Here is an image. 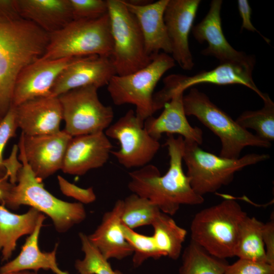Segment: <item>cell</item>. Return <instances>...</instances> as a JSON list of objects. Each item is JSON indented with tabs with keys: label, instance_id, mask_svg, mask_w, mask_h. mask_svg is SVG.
<instances>
[{
	"label": "cell",
	"instance_id": "8",
	"mask_svg": "<svg viewBox=\"0 0 274 274\" xmlns=\"http://www.w3.org/2000/svg\"><path fill=\"white\" fill-rule=\"evenodd\" d=\"M175 65L172 56L161 52L138 71L124 76H113L107 85L113 102L117 106L134 105L136 116L144 122L155 113L153 99L157 83L165 72Z\"/></svg>",
	"mask_w": 274,
	"mask_h": 274
},
{
	"label": "cell",
	"instance_id": "41",
	"mask_svg": "<svg viewBox=\"0 0 274 274\" xmlns=\"http://www.w3.org/2000/svg\"><path fill=\"white\" fill-rule=\"evenodd\" d=\"M13 184L9 181V175L0 179V203L3 204Z\"/></svg>",
	"mask_w": 274,
	"mask_h": 274
},
{
	"label": "cell",
	"instance_id": "40",
	"mask_svg": "<svg viewBox=\"0 0 274 274\" xmlns=\"http://www.w3.org/2000/svg\"><path fill=\"white\" fill-rule=\"evenodd\" d=\"M18 150V146L14 145L10 157L4 160L3 162V165L9 175V181L13 185L17 182L18 173L22 166V163H20L17 160V154Z\"/></svg>",
	"mask_w": 274,
	"mask_h": 274
},
{
	"label": "cell",
	"instance_id": "11",
	"mask_svg": "<svg viewBox=\"0 0 274 274\" xmlns=\"http://www.w3.org/2000/svg\"><path fill=\"white\" fill-rule=\"evenodd\" d=\"M255 59L245 62H227L220 63L215 68L202 71L196 75L188 76L181 74L170 75L163 79L164 86L153 95L154 111L164 107L176 93L183 92L187 88L201 83L217 85L241 84L256 92L262 99V93L255 85L252 72Z\"/></svg>",
	"mask_w": 274,
	"mask_h": 274
},
{
	"label": "cell",
	"instance_id": "39",
	"mask_svg": "<svg viewBox=\"0 0 274 274\" xmlns=\"http://www.w3.org/2000/svg\"><path fill=\"white\" fill-rule=\"evenodd\" d=\"M17 0H0V22H9L21 19Z\"/></svg>",
	"mask_w": 274,
	"mask_h": 274
},
{
	"label": "cell",
	"instance_id": "10",
	"mask_svg": "<svg viewBox=\"0 0 274 274\" xmlns=\"http://www.w3.org/2000/svg\"><path fill=\"white\" fill-rule=\"evenodd\" d=\"M94 86L74 89L58 96L65 122L64 130L72 136L105 131L112 124V107L99 100Z\"/></svg>",
	"mask_w": 274,
	"mask_h": 274
},
{
	"label": "cell",
	"instance_id": "26",
	"mask_svg": "<svg viewBox=\"0 0 274 274\" xmlns=\"http://www.w3.org/2000/svg\"><path fill=\"white\" fill-rule=\"evenodd\" d=\"M151 225L154 229L152 236L157 248L165 256L177 260L181 254L187 230L179 226L170 216L161 212Z\"/></svg>",
	"mask_w": 274,
	"mask_h": 274
},
{
	"label": "cell",
	"instance_id": "35",
	"mask_svg": "<svg viewBox=\"0 0 274 274\" xmlns=\"http://www.w3.org/2000/svg\"><path fill=\"white\" fill-rule=\"evenodd\" d=\"M57 178L60 190L64 195L72 197L82 204L91 203L96 200L93 187L81 188L60 175H58Z\"/></svg>",
	"mask_w": 274,
	"mask_h": 274
},
{
	"label": "cell",
	"instance_id": "7",
	"mask_svg": "<svg viewBox=\"0 0 274 274\" xmlns=\"http://www.w3.org/2000/svg\"><path fill=\"white\" fill-rule=\"evenodd\" d=\"M199 145L184 141L183 160L192 188L202 196L229 184L236 172L269 158L266 154L251 153L237 159L227 158L206 152Z\"/></svg>",
	"mask_w": 274,
	"mask_h": 274
},
{
	"label": "cell",
	"instance_id": "12",
	"mask_svg": "<svg viewBox=\"0 0 274 274\" xmlns=\"http://www.w3.org/2000/svg\"><path fill=\"white\" fill-rule=\"evenodd\" d=\"M144 123L134 111L129 110L105 131L108 138L119 142L120 148L111 154L126 168H140L149 164L159 149L158 140L149 134Z\"/></svg>",
	"mask_w": 274,
	"mask_h": 274
},
{
	"label": "cell",
	"instance_id": "20",
	"mask_svg": "<svg viewBox=\"0 0 274 274\" xmlns=\"http://www.w3.org/2000/svg\"><path fill=\"white\" fill-rule=\"evenodd\" d=\"M169 0H159L147 4L138 5L123 1L128 10L135 16L144 39L147 54L150 57L162 50L172 54L163 16Z\"/></svg>",
	"mask_w": 274,
	"mask_h": 274
},
{
	"label": "cell",
	"instance_id": "31",
	"mask_svg": "<svg viewBox=\"0 0 274 274\" xmlns=\"http://www.w3.org/2000/svg\"><path fill=\"white\" fill-rule=\"evenodd\" d=\"M79 236L84 254L83 259H77L75 262V268L79 274H123L113 269L109 260L90 242L87 234L80 232Z\"/></svg>",
	"mask_w": 274,
	"mask_h": 274
},
{
	"label": "cell",
	"instance_id": "13",
	"mask_svg": "<svg viewBox=\"0 0 274 274\" xmlns=\"http://www.w3.org/2000/svg\"><path fill=\"white\" fill-rule=\"evenodd\" d=\"M72 136L64 129L49 134L27 135L21 132L18 146L23 151L35 176L43 181L62 168Z\"/></svg>",
	"mask_w": 274,
	"mask_h": 274
},
{
	"label": "cell",
	"instance_id": "27",
	"mask_svg": "<svg viewBox=\"0 0 274 274\" xmlns=\"http://www.w3.org/2000/svg\"><path fill=\"white\" fill-rule=\"evenodd\" d=\"M263 225L254 217L247 216L244 219L239 227L234 256L266 262L262 238Z\"/></svg>",
	"mask_w": 274,
	"mask_h": 274
},
{
	"label": "cell",
	"instance_id": "16",
	"mask_svg": "<svg viewBox=\"0 0 274 274\" xmlns=\"http://www.w3.org/2000/svg\"><path fill=\"white\" fill-rule=\"evenodd\" d=\"M116 75L110 57L92 55L81 57L68 65L56 79L51 96L60 95L78 88L107 85Z\"/></svg>",
	"mask_w": 274,
	"mask_h": 274
},
{
	"label": "cell",
	"instance_id": "3",
	"mask_svg": "<svg viewBox=\"0 0 274 274\" xmlns=\"http://www.w3.org/2000/svg\"><path fill=\"white\" fill-rule=\"evenodd\" d=\"M18 147L22 166L18 173L16 183L12 185L3 204L12 210L22 205L36 209L50 217L59 233H65L82 222L86 218L83 204L62 200L48 191L42 181L32 172L22 148Z\"/></svg>",
	"mask_w": 274,
	"mask_h": 274
},
{
	"label": "cell",
	"instance_id": "15",
	"mask_svg": "<svg viewBox=\"0 0 274 274\" xmlns=\"http://www.w3.org/2000/svg\"><path fill=\"white\" fill-rule=\"evenodd\" d=\"M79 57L40 58L27 65L16 78L11 106L16 107L30 99L51 96L52 88L59 75Z\"/></svg>",
	"mask_w": 274,
	"mask_h": 274
},
{
	"label": "cell",
	"instance_id": "42",
	"mask_svg": "<svg viewBox=\"0 0 274 274\" xmlns=\"http://www.w3.org/2000/svg\"><path fill=\"white\" fill-rule=\"evenodd\" d=\"M51 270L54 274H70L68 271L62 270L60 269L58 267V265L54 266L51 269Z\"/></svg>",
	"mask_w": 274,
	"mask_h": 274
},
{
	"label": "cell",
	"instance_id": "2",
	"mask_svg": "<svg viewBox=\"0 0 274 274\" xmlns=\"http://www.w3.org/2000/svg\"><path fill=\"white\" fill-rule=\"evenodd\" d=\"M49 40V34L30 21L0 22V119L11 106L18 75L43 56Z\"/></svg>",
	"mask_w": 274,
	"mask_h": 274
},
{
	"label": "cell",
	"instance_id": "17",
	"mask_svg": "<svg viewBox=\"0 0 274 274\" xmlns=\"http://www.w3.org/2000/svg\"><path fill=\"white\" fill-rule=\"evenodd\" d=\"M113 147L105 132L72 136L61 170L65 174L82 176L101 167L108 161Z\"/></svg>",
	"mask_w": 274,
	"mask_h": 274
},
{
	"label": "cell",
	"instance_id": "30",
	"mask_svg": "<svg viewBox=\"0 0 274 274\" xmlns=\"http://www.w3.org/2000/svg\"><path fill=\"white\" fill-rule=\"evenodd\" d=\"M122 223L130 229L151 225L161 212L147 198L132 193L122 199Z\"/></svg>",
	"mask_w": 274,
	"mask_h": 274
},
{
	"label": "cell",
	"instance_id": "25",
	"mask_svg": "<svg viewBox=\"0 0 274 274\" xmlns=\"http://www.w3.org/2000/svg\"><path fill=\"white\" fill-rule=\"evenodd\" d=\"M46 216L42 214L33 232L26 238L19 254L0 267V272L25 270L38 272L40 269L51 270L58 265L56 252L58 244L51 252H42L39 246V236Z\"/></svg>",
	"mask_w": 274,
	"mask_h": 274
},
{
	"label": "cell",
	"instance_id": "5",
	"mask_svg": "<svg viewBox=\"0 0 274 274\" xmlns=\"http://www.w3.org/2000/svg\"><path fill=\"white\" fill-rule=\"evenodd\" d=\"M113 49L108 13L95 19L73 20L49 34L43 59L92 55L111 57Z\"/></svg>",
	"mask_w": 274,
	"mask_h": 274
},
{
	"label": "cell",
	"instance_id": "18",
	"mask_svg": "<svg viewBox=\"0 0 274 274\" xmlns=\"http://www.w3.org/2000/svg\"><path fill=\"white\" fill-rule=\"evenodd\" d=\"M222 3L221 0L212 1L205 17L192 28V35L199 43L207 42L208 44V47L201 51L202 54L215 57L220 63L245 62L255 59L254 56L234 49L225 38L220 16Z\"/></svg>",
	"mask_w": 274,
	"mask_h": 274
},
{
	"label": "cell",
	"instance_id": "33",
	"mask_svg": "<svg viewBox=\"0 0 274 274\" xmlns=\"http://www.w3.org/2000/svg\"><path fill=\"white\" fill-rule=\"evenodd\" d=\"M73 20H91L108 13L107 0H70Z\"/></svg>",
	"mask_w": 274,
	"mask_h": 274
},
{
	"label": "cell",
	"instance_id": "1",
	"mask_svg": "<svg viewBox=\"0 0 274 274\" xmlns=\"http://www.w3.org/2000/svg\"><path fill=\"white\" fill-rule=\"evenodd\" d=\"M167 135L165 144L169 157L167 172L161 176L156 166L148 164L129 173L127 186L132 193L147 198L161 212L173 216L181 205L200 204L204 199L193 189L183 169V138Z\"/></svg>",
	"mask_w": 274,
	"mask_h": 274
},
{
	"label": "cell",
	"instance_id": "29",
	"mask_svg": "<svg viewBox=\"0 0 274 274\" xmlns=\"http://www.w3.org/2000/svg\"><path fill=\"white\" fill-rule=\"evenodd\" d=\"M264 106L257 111L243 112L235 120L243 128H251L263 140L271 143L274 140V103L267 93L262 99Z\"/></svg>",
	"mask_w": 274,
	"mask_h": 274
},
{
	"label": "cell",
	"instance_id": "22",
	"mask_svg": "<svg viewBox=\"0 0 274 274\" xmlns=\"http://www.w3.org/2000/svg\"><path fill=\"white\" fill-rule=\"evenodd\" d=\"M122 199H118L113 208L106 212L100 224L90 234V242L107 260H122L132 255L133 251L123 232L121 222Z\"/></svg>",
	"mask_w": 274,
	"mask_h": 274
},
{
	"label": "cell",
	"instance_id": "37",
	"mask_svg": "<svg viewBox=\"0 0 274 274\" xmlns=\"http://www.w3.org/2000/svg\"><path fill=\"white\" fill-rule=\"evenodd\" d=\"M262 238L264 245L266 262L274 266V221L273 219L264 223Z\"/></svg>",
	"mask_w": 274,
	"mask_h": 274
},
{
	"label": "cell",
	"instance_id": "44",
	"mask_svg": "<svg viewBox=\"0 0 274 274\" xmlns=\"http://www.w3.org/2000/svg\"><path fill=\"white\" fill-rule=\"evenodd\" d=\"M8 174L7 170L3 166L0 165V179L3 178Z\"/></svg>",
	"mask_w": 274,
	"mask_h": 274
},
{
	"label": "cell",
	"instance_id": "4",
	"mask_svg": "<svg viewBox=\"0 0 274 274\" xmlns=\"http://www.w3.org/2000/svg\"><path fill=\"white\" fill-rule=\"evenodd\" d=\"M247 216L239 204L231 199L205 208L192 220L191 240L217 258L232 257L241 224Z\"/></svg>",
	"mask_w": 274,
	"mask_h": 274
},
{
	"label": "cell",
	"instance_id": "43",
	"mask_svg": "<svg viewBox=\"0 0 274 274\" xmlns=\"http://www.w3.org/2000/svg\"><path fill=\"white\" fill-rule=\"evenodd\" d=\"M0 274H39V273L35 271H29V270H25V271H17V272H6V273L0 272Z\"/></svg>",
	"mask_w": 274,
	"mask_h": 274
},
{
	"label": "cell",
	"instance_id": "36",
	"mask_svg": "<svg viewBox=\"0 0 274 274\" xmlns=\"http://www.w3.org/2000/svg\"><path fill=\"white\" fill-rule=\"evenodd\" d=\"M18 128L15 108L11 106L6 114L0 119V165H3L4 161V148L9 140L15 136Z\"/></svg>",
	"mask_w": 274,
	"mask_h": 274
},
{
	"label": "cell",
	"instance_id": "38",
	"mask_svg": "<svg viewBox=\"0 0 274 274\" xmlns=\"http://www.w3.org/2000/svg\"><path fill=\"white\" fill-rule=\"evenodd\" d=\"M237 4L239 13L242 19L241 30L246 29L252 32H257L267 43H269V40L261 35L252 23V9L248 1L247 0H238Z\"/></svg>",
	"mask_w": 274,
	"mask_h": 274
},
{
	"label": "cell",
	"instance_id": "19",
	"mask_svg": "<svg viewBox=\"0 0 274 274\" xmlns=\"http://www.w3.org/2000/svg\"><path fill=\"white\" fill-rule=\"evenodd\" d=\"M14 107L18 128L24 134H49L60 130L62 112L58 97L36 98Z\"/></svg>",
	"mask_w": 274,
	"mask_h": 274
},
{
	"label": "cell",
	"instance_id": "28",
	"mask_svg": "<svg viewBox=\"0 0 274 274\" xmlns=\"http://www.w3.org/2000/svg\"><path fill=\"white\" fill-rule=\"evenodd\" d=\"M228 264L190 240L182 254L179 274H224Z\"/></svg>",
	"mask_w": 274,
	"mask_h": 274
},
{
	"label": "cell",
	"instance_id": "34",
	"mask_svg": "<svg viewBox=\"0 0 274 274\" xmlns=\"http://www.w3.org/2000/svg\"><path fill=\"white\" fill-rule=\"evenodd\" d=\"M224 274H274V266L265 262L238 258L227 265Z\"/></svg>",
	"mask_w": 274,
	"mask_h": 274
},
{
	"label": "cell",
	"instance_id": "21",
	"mask_svg": "<svg viewBox=\"0 0 274 274\" xmlns=\"http://www.w3.org/2000/svg\"><path fill=\"white\" fill-rule=\"evenodd\" d=\"M183 92L175 93L164 106V110L157 118L153 116L144 121V127L154 139L158 140L164 133L178 134L186 142L200 145L203 132L198 127H192L188 122L185 113Z\"/></svg>",
	"mask_w": 274,
	"mask_h": 274
},
{
	"label": "cell",
	"instance_id": "23",
	"mask_svg": "<svg viewBox=\"0 0 274 274\" xmlns=\"http://www.w3.org/2000/svg\"><path fill=\"white\" fill-rule=\"evenodd\" d=\"M21 18L30 21L49 34L73 20L70 0H17Z\"/></svg>",
	"mask_w": 274,
	"mask_h": 274
},
{
	"label": "cell",
	"instance_id": "9",
	"mask_svg": "<svg viewBox=\"0 0 274 274\" xmlns=\"http://www.w3.org/2000/svg\"><path fill=\"white\" fill-rule=\"evenodd\" d=\"M113 49L110 57L117 75L124 76L149 64L139 24L123 0H107Z\"/></svg>",
	"mask_w": 274,
	"mask_h": 274
},
{
	"label": "cell",
	"instance_id": "32",
	"mask_svg": "<svg viewBox=\"0 0 274 274\" xmlns=\"http://www.w3.org/2000/svg\"><path fill=\"white\" fill-rule=\"evenodd\" d=\"M122 228L126 241L133 251L132 264L134 268L140 267L149 258L156 260L165 256L157 248L152 236L136 232L122 223Z\"/></svg>",
	"mask_w": 274,
	"mask_h": 274
},
{
	"label": "cell",
	"instance_id": "24",
	"mask_svg": "<svg viewBox=\"0 0 274 274\" xmlns=\"http://www.w3.org/2000/svg\"><path fill=\"white\" fill-rule=\"evenodd\" d=\"M43 214L30 208L24 214L10 212L0 203V251L2 261H8L15 251L17 241L22 236L31 234Z\"/></svg>",
	"mask_w": 274,
	"mask_h": 274
},
{
	"label": "cell",
	"instance_id": "6",
	"mask_svg": "<svg viewBox=\"0 0 274 274\" xmlns=\"http://www.w3.org/2000/svg\"><path fill=\"white\" fill-rule=\"evenodd\" d=\"M183 102L186 116L196 117L220 139L222 147L219 156L237 159L246 147L268 148L271 146V143L241 127L197 89L192 88L184 95Z\"/></svg>",
	"mask_w": 274,
	"mask_h": 274
},
{
	"label": "cell",
	"instance_id": "14",
	"mask_svg": "<svg viewBox=\"0 0 274 274\" xmlns=\"http://www.w3.org/2000/svg\"><path fill=\"white\" fill-rule=\"evenodd\" d=\"M200 2V0H169L164 13L172 57L185 70H191L194 65L188 36Z\"/></svg>",
	"mask_w": 274,
	"mask_h": 274
}]
</instances>
